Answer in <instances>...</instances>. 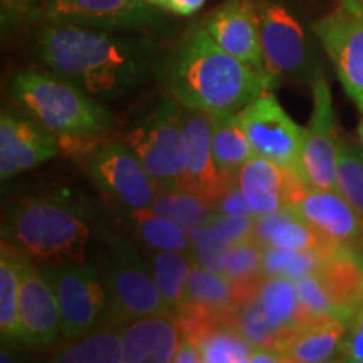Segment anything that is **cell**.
I'll list each match as a JSON object with an SVG mask.
<instances>
[{"label":"cell","instance_id":"ab89813d","mask_svg":"<svg viewBox=\"0 0 363 363\" xmlns=\"http://www.w3.org/2000/svg\"><path fill=\"white\" fill-rule=\"evenodd\" d=\"M212 214H222V216H254L251 207L244 197L242 190L239 189L238 182L227 187L219 197L212 202Z\"/></svg>","mask_w":363,"mask_h":363},{"label":"cell","instance_id":"e575fe53","mask_svg":"<svg viewBox=\"0 0 363 363\" xmlns=\"http://www.w3.org/2000/svg\"><path fill=\"white\" fill-rule=\"evenodd\" d=\"M51 0H0V29L2 39L26 27L43 24L44 13Z\"/></svg>","mask_w":363,"mask_h":363},{"label":"cell","instance_id":"7bdbcfd3","mask_svg":"<svg viewBox=\"0 0 363 363\" xmlns=\"http://www.w3.org/2000/svg\"><path fill=\"white\" fill-rule=\"evenodd\" d=\"M207 0H165V12L179 17H190L201 12Z\"/></svg>","mask_w":363,"mask_h":363},{"label":"cell","instance_id":"7a4b0ae2","mask_svg":"<svg viewBox=\"0 0 363 363\" xmlns=\"http://www.w3.org/2000/svg\"><path fill=\"white\" fill-rule=\"evenodd\" d=\"M158 78L180 106L212 116L235 115L274 86L224 51L202 24L187 30L163 57Z\"/></svg>","mask_w":363,"mask_h":363},{"label":"cell","instance_id":"d6a6232c","mask_svg":"<svg viewBox=\"0 0 363 363\" xmlns=\"http://www.w3.org/2000/svg\"><path fill=\"white\" fill-rule=\"evenodd\" d=\"M189 239V256L192 257L194 264H199L216 274H224L233 244L208 224L190 230Z\"/></svg>","mask_w":363,"mask_h":363},{"label":"cell","instance_id":"ac0fdd59","mask_svg":"<svg viewBox=\"0 0 363 363\" xmlns=\"http://www.w3.org/2000/svg\"><path fill=\"white\" fill-rule=\"evenodd\" d=\"M289 207L340 247L350 251L363 247V217L337 190L308 187Z\"/></svg>","mask_w":363,"mask_h":363},{"label":"cell","instance_id":"484cf974","mask_svg":"<svg viewBox=\"0 0 363 363\" xmlns=\"http://www.w3.org/2000/svg\"><path fill=\"white\" fill-rule=\"evenodd\" d=\"M49 363H125L120 326H99L71 340Z\"/></svg>","mask_w":363,"mask_h":363},{"label":"cell","instance_id":"d4e9b609","mask_svg":"<svg viewBox=\"0 0 363 363\" xmlns=\"http://www.w3.org/2000/svg\"><path fill=\"white\" fill-rule=\"evenodd\" d=\"M257 301H259L269 325L279 333L278 350H281L293 330H298L299 296L296 281L283 278V276L264 278L259 293H257Z\"/></svg>","mask_w":363,"mask_h":363},{"label":"cell","instance_id":"f546056e","mask_svg":"<svg viewBox=\"0 0 363 363\" xmlns=\"http://www.w3.org/2000/svg\"><path fill=\"white\" fill-rule=\"evenodd\" d=\"M150 208L155 214L174 220L187 233L206 225L212 216V208L206 199L182 187H162Z\"/></svg>","mask_w":363,"mask_h":363},{"label":"cell","instance_id":"1f68e13d","mask_svg":"<svg viewBox=\"0 0 363 363\" xmlns=\"http://www.w3.org/2000/svg\"><path fill=\"white\" fill-rule=\"evenodd\" d=\"M326 257L318 251H293V249L266 247L262 252L261 272L264 278L283 276L298 281L320 271Z\"/></svg>","mask_w":363,"mask_h":363},{"label":"cell","instance_id":"bcb514c9","mask_svg":"<svg viewBox=\"0 0 363 363\" xmlns=\"http://www.w3.org/2000/svg\"><path fill=\"white\" fill-rule=\"evenodd\" d=\"M16 343L2 342V350H0V363H19L16 358Z\"/></svg>","mask_w":363,"mask_h":363},{"label":"cell","instance_id":"5bb4252c","mask_svg":"<svg viewBox=\"0 0 363 363\" xmlns=\"http://www.w3.org/2000/svg\"><path fill=\"white\" fill-rule=\"evenodd\" d=\"M202 26L224 51L276 84L266 69L259 16L252 0H225L208 13Z\"/></svg>","mask_w":363,"mask_h":363},{"label":"cell","instance_id":"9a60e30c","mask_svg":"<svg viewBox=\"0 0 363 363\" xmlns=\"http://www.w3.org/2000/svg\"><path fill=\"white\" fill-rule=\"evenodd\" d=\"M313 33L333 62L348 96L357 104L363 103V21L342 9L316 21Z\"/></svg>","mask_w":363,"mask_h":363},{"label":"cell","instance_id":"f907efd6","mask_svg":"<svg viewBox=\"0 0 363 363\" xmlns=\"http://www.w3.org/2000/svg\"><path fill=\"white\" fill-rule=\"evenodd\" d=\"M347 363H363V360H357V358H347Z\"/></svg>","mask_w":363,"mask_h":363},{"label":"cell","instance_id":"60d3db41","mask_svg":"<svg viewBox=\"0 0 363 363\" xmlns=\"http://www.w3.org/2000/svg\"><path fill=\"white\" fill-rule=\"evenodd\" d=\"M343 357L357 358L363 360V306L358 310L352 320L347 323V331H345Z\"/></svg>","mask_w":363,"mask_h":363},{"label":"cell","instance_id":"603a6c76","mask_svg":"<svg viewBox=\"0 0 363 363\" xmlns=\"http://www.w3.org/2000/svg\"><path fill=\"white\" fill-rule=\"evenodd\" d=\"M347 325L337 318H325L296 330L286 342L283 353L293 357L298 363H316L335 358L342 352Z\"/></svg>","mask_w":363,"mask_h":363},{"label":"cell","instance_id":"7dc6e473","mask_svg":"<svg viewBox=\"0 0 363 363\" xmlns=\"http://www.w3.org/2000/svg\"><path fill=\"white\" fill-rule=\"evenodd\" d=\"M360 110V123H358V140H360V148L363 150V103L357 104Z\"/></svg>","mask_w":363,"mask_h":363},{"label":"cell","instance_id":"681fc988","mask_svg":"<svg viewBox=\"0 0 363 363\" xmlns=\"http://www.w3.org/2000/svg\"><path fill=\"white\" fill-rule=\"evenodd\" d=\"M316 363H347V357H343V358H328V360L316 362Z\"/></svg>","mask_w":363,"mask_h":363},{"label":"cell","instance_id":"52a82bcc","mask_svg":"<svg viewBox=\"0 0 363 363\" xmlns=\"http://www.w3.org/2000/svg\"><path fill=\"white\" fill-rule=\"evenodd\" d=\"M56 293L62 338L71 342L106 325L110 311L106 276L94 262L40 266Z\"/></svg>","mask_w":363,"mask_h":363},{"label":"cell","instance_id":"30bf717a","mask_svg":"<svg viewBox=\"0 0 363 363\" xmlns=\"http://www.w3.org/2000/svg\"><path fill=\"white\" fill-rule=\"evenodd\" d=\"M88 174L96 187L128 211L152 207L157 182L121 142L96 143L89 150Z\"/></svg>","mask_w":363,"mask_h":363},{"label":"cell","instance_id":"4316f807","mask_svg":"<svg viewBox=\"0 0 363 363\" xmlns=\"http://www.w3.org/2000/svg\"><path fill=\"white\" fill-rule=\"evenodd\" d=\"M233 303V283L225 274H216L199 264L192 266L180 313H224Z\"/></svg>","mask_w":363,"mask_h":363},{"label":"cell","instance_id":"d590c367","mask_svg":"<svg viewBox=\"0 0 363 363\" xmlns=\"http://www.w3.org/2000/svg\"><path fill=\"white\" fill-rule=\"evenodd\" d=\"M296 288L299 296V306H301L303 313H305V316L311 323L313 321L323 320V318H337V320L342 321L337 306L331 301L328 291L325 289V286L316 272L298 279Z\"/></svg>","mask_w":363,"mask_h":363},{"label":"cell","instance_id":"5b68a950","mask_svg":"<svg viewBox=\"0 0 363 363\" xmlns=\"http://www.w3.org/2000/svg\"><path fill=\"white\" fill-rule=\"evenodd\" d=\"M110 266L106 271L110 311L108 326H123L140 318L165 315L169 306L163 301L153 278L152 267L142 259L138 249L120 234H108Z\"/></svg>","mask_w":363,"mask_h":363},{"label":"cell","instance_id":"2e32d148","mask_svg":"<svg viewBox=\"0 0 363 363\" xmlns=\"http://www.w3.org/2000/svg\"><path fill=\"white\" fill-rule=\"evenodd\" d=\"M59 153V140L34 118L7 108L0 113V177L6 182L51 160Z\"/></svg>","mask_w":363,"mask_h":363},{"label":"cell","instance_id":"7402d4cb","mask_svg":"<svg viewBox=\"0 0 363 363\" xmlns=\"http://www.w3.org/2000/svg\"><path fill=\"white\" fill-rule=\"evenodd\" d=\"M21 264L22 252L2 240V249H0V331H2V342L16 345H26L19 310Z\"/></svg>","mask_w":363,"mask_h":363},{"label":"cell","instance_id":"b9f144b4","mask_svg":"<svg viewBox=\"0 0 363 363\" xmlns=\"http://www.w3.org/2000/svg\"><path fill=\"white\" fill-rule=\"evenodd\" d=\"M174 363H203L201 348H199V345L195 343L192 338H189L187 335H182Z\"/></svg>","mask_w":363,"mask_h":363},{"label":"cell","instance_id":"9c48e42d","mask_svg":"<svg viewBox=\"0 0 363 363\" xmlns=\"http://www.w3.org/2000/svg\"><path fill=\"white\" fill-rule=\"evenodd\" d=\"M238 120L252 145L254 155L303 177L301 148L305 128L296 125L271 91L262 93L240 110Z\"/></svg>","mask_w":363,"mask_h":363},{"label":"cell","instance_id":"74e56055","mask_svg":"<svg viewBox=\"0 0 363 363\" xmlns=\"http://www.w3.org/2000/svg\"><path fill=\"white\" fill-rule=\"evenodd\" d=\"M262 252H264V249L252 238L233 244L224 274L230 279V283L262 274Z\"/></svg>","mask_w":363,"mask_h":363},{"label":"cell","instance_id":"8fae6325","mask_svg":"<svg viewBox=\"0 0 363 363\" xmlns=\"http://www.w3.org/2000/svg\"><path fill=\"white\" fill-rule=\"evenodd\" d=\"M313 110L303 131L301 175L310 187L337 190L338 148L333 99L323 74L311 79Z\"/></svg>","mask_w":363,"mask_h":363},{"label":"cell","instance_id":"ba28073f","mask_svg":"<svg viewBox=\"0 0 363 363\" xmlns=\"http://www.w3.org/2000/svg\"><path fill=\"white\" fill-rule=\"evenodd\" d=\"M165 13L142 0H51L43 24L78 26L113 34L162 33L170 26Z\"/></svg>","mask_w":363,"mask_h":363},{"label":"cell","instance_id":"836d02e7","mask_svg":"<svg viewBox=\"0 0 363 363\" xmlns=\"http://www.w3.org/2000/svg\"><path fill=\"white\" fill-rule=\"evenodd\" d=\"M337 192L363 217V150L342 140L338 148Z\"/></svg>","mask_w":363,"mask_h":363},{"label":"cell","instance_id":"44dd1931","mask_svg":"<svg viewBox=\"0 0 363 363\" xmlns=\"http://www.w3.org/2000/svg\"><path fill=\"white\" fill-rule=\"evenodd\" d=\"M289 172L266 158L254 155L239 170L235 182L254 216H269L286 207Z\"/></svg>","mask_w":363,"mask_h":363},{"label":"cell","instance_id":"83f0119b","mask_svg":"<svg viewBox=\"0 0 363 363\" xmlns=\"http://www.w3.org/2000/svg\"><path fill=\"white\" fill-rule=\"evenodd\" d=\"M148 259L153 278L160 289L163 301L169 306V311L180 313L184 306L185 288L194 266L192 257L189 256V252L150 249Z\"/></svg>","mask_w":363,"mask_h":363},{"label":"cell","instance_id":"6da1fadb","mask_svg":"<svg viewBox=\"0 0 363 363\" xmlns=\"http://www.w3.org/2000/svg\"><path fill=\"white\" fill-rule=\"evenodd\" d=\"M34 49L49 71L99 101H116L160 74L163 56L153 39L78 26L43 24Z\"/></svg>","mask_w":363,"mask_h":363},{"label":"cell","instance_id":"ffe728a7","mask_svg":"<svg viewBox=\"0 0 363 363\" xmlns=\"http://www.w3.org/2000/svg\"><path fill=\"white\" fill-rule=\"evenodd\" d=\"M252 239L262 249L278 247L293 249V251H318L323 254L326 259L337 254L340 249H345L321 235L291 207H284L269 216H257Z\"/></svg>","mask_w":363,"mask_h":363},{"label":"cell","instance_id":"4dcf8cb0","mask_svg":"<svg viewBox=\"0 0 363 363\" xmlns=\"http://www.w3.org/2000/svg\"><path fill=\"white\" fill-rule=\"evenodd\" d=\"M192 340L201 348L203 363H249L254 350L234 326H208Z\"/></svg>","mask_w":363,"mask_h":363},{"label":"cell","instance_id":"d6986e66","mask_svg":"<svg viewBox=\"0 0 363 363\" xmlns=\"http://www.w3.org/2000/svg\"><path fill=\"white\" fill-rule=\"evenodd\" d=\"M120 328L125 363H174L182 333L170 313L140 318Z\"/></svg>","mask_w":363,"mask_h":363},{"label":"cell","instance_id":"cb8c5ba5","mask_svg":"<svg viewBox=\"0 0 363 363\" xmlns=\"http://www.w3.org/2000/svg\"><path fill=\"white\" fill-rule=\"evenodd\" d=\"M212 153L217 170L225 179H235L254 157L252 145L235 115L212 116Z\"/></svg>","mask_w":363,"mask_h":363},{"label":"cell","instance_id":"e0dca14e","mask_svg":"<svg viewBox=\"0 0 363 363\" xmlns=\"http://www.w3.org/2000/svg\"><path fill=\"white\" fill-rule=\"evenodd\" d=\"M19 310L26 345L48 348L62 337L56 293L43 269L35 267L34 261L24 254L21 264Z\"/></svg>","mask_w":363,"mask_h":363},{"label":"cell","instance_id":"7c38bea8","mask_svg":"<svg viewBox=\"0 0 363 363\" xmlns=\"http://www.w3.org/2000/svg\"><path fill=\"white\" fill-rule=\"evenodd\" d=\"M261 48L271 79L281 76H305L310 71V43L293 13L278 2L264 0L257 6Z\"/></svg>","mask_w":363,"mask_h":363},{"label":"cell","instance_id":"3957f363","mask_svg":"<svg viewBox=\"0 0 363 363\" xmlns=\"http://www.w3.org/2000/svg\"><path fill=\"white\" fill-rule=\"evenodd\" d=\"M91 238L88 207L67 192L22 199L2 227V240L43 266L84 262Z\"/></svg>","mask_w":363,"mask_h":363},{"label":"cell","instance_id":"4fadbf2b","mask_svg":"<svg viewBox=\"0 0 363 363\" xmlns=\"http://www.w3.org/2000/svg\"><path fill=\"white\" fill-rule=\"evenodd\" d=\"M184 175L180 187L201 195L208 206L235 179H225L217 170L212 153V115L182 106Z\"/></svg>","mask_w":363,"mask_h":363},{"label":"cell","instance_id":"c3c4849f","mask_svg":"<svg viewBox=\"0 0 363 363\" xmlns=\"http://www.w3.org/2000/svg\"><path fill=\"white\" fill-rule=\"evenodd\" d=\"M142 2L148 4V6L162 9V11H165V9H163V7H165V0H142Z\"/></svg>","mask_w":363,"mask_h":363},{"label":"cell","instance_id":"8992f818","mask_svg":"<svg viewBox=\"0 0 363 363\" xmlns=\"http://www.w3.org/2000/svg\"><path fill=\"white\" fill-rule=\"evenodd\" d=\"M121 143L142 162L160 187H180L184 175L182 106L169 94L121 135Z\"/></svg>","mask_w":363,"mask_h":363},{"label":"cell","instance_id":"8d00e7d4","mask_svg":"<svg viewBox=\"0 0 363 363\" xmlns=\"http://www.w3.org/2000/svg\"><path fill=\"white\" fill-rule=\"evenodd\" d=\"M238 328L254 347H271L278 350L279 333L267 321L257 296L251 299L238 313Z\"/></svg>","mask_w":363,"mask_h":363},{"label":"cell","instance_id":"f1b7e54d","mask_svg":"<svg viewBox=\"0 0 363 363\" xmlns=\"http://www.w3.org/2000/svg\"><path fill=\"white\" fill-rule=\"evenodd\" d=\"M128 222L131 230L148 249L153 251L189 252V233L167 217L158 216L152 208L130 211Z\"/></svg>","mask_w":363,"mask_h":363},{"label":"cell","instance_id":"f35d334b","mask_svg":"<svg viewBox=\"0 0 363 363\" xmlns=\"http://www.w3.org/2000/svg\"><path fill=\"white\" fill-rule=\"evenodd\" d=\"M207 224L219 230V233L224 235L230 244H238L252 238L254 224H256V216L212 214L208 217Z\"/></svg>","mask_w":363,"mask_h":363},{"label":"cell","instance_id":"f6af8a7d","mask_svg":"<svg viewBox=\"0 0 363 363\" xmlns=\"http://www.w3.org/2000/svg\"><path fill=\"white\" fill-rule=\"evenodd\" d=\"M340 2H342V9L345 12L363 21V0H340Z\"/></svg>","mask_w":363,"mask_h":363},{"label":"cell","instance_id":"277c9868","mask_svg":"<svg viewBox=\"0 0 363 363\" xmlns=\"http://www.w3.org/2000/svg\"><path fill=\"white\" fill-rule=\"evenodd\" d=\"M9 94L30 118L48 128L59 145H88L113 123L111 113L52 71L21 69L9 79Z\"/></svg>","mask_w":363,"mask_h":363},{"label":"cell","instance_id":"ee69618b","mask_svg":"<svg viewBox=\"0 0 363 363\" xmlns=\"http://www.w3.org/2000/svg\"><path fill=\"white\" fill-rule=\"evenodd\" d=\"M283 352L271 347H254L249 363H279Z\"/></svg>","mask_w":363,"mask_h":363}]
</instances>
